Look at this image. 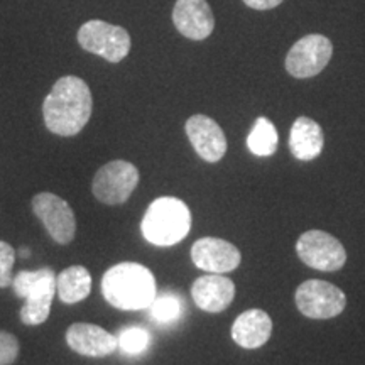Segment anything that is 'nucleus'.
Here are the masks:
<instances>
[{"mask_svg": "<svg viewBox=\"0 0 365 365\" xmlns=\"http://www.w3.org/2000/svg\"><path fill=\"white\" fill-rule=\"evenodd\" d=\"M93 112L90 86L78 76H63L43 103L44 124L49 132L61 137L80 134Z\"/></svg>", "mask_w": 365, "mask_h": 365, "instance_id": "nucleus-1", "label": "nucleus"}, {"mask_svg": "<svg viewBox=\"0 0 365 365\" xmlns=\"http://www.w3.org/2000/svg\"><path fill=\"white\" fill-rule=\"evenodd\" d=\"M102 294L105 301L117 309H148L158 296L156 279L143 264L120 262L103 274Z\"/></svg>", "mask_w": 365, "mask_h": 365, "instance_id": "nucleus-2", "label": "nucleus"}, {"mask_svg": "<svg viewBox=\"0 0 365 365\" xmlns=\"http://www.w3.org/2000/svg\"><path fill=\"white\" fill-rule=\"evenodd\" d=\"M144 239L158 247L180 244L191 230V212L182 200L161 196L145 210L140 223Z\"/></svg>", "mask_w": 365, "mask_h": 365, "instance_id": "nucleus-3", "label": "nucleus"}, {"mask_svg": "<svg viewBox=\"0 0 365 365\" xmlns=\"http://www.w3.org/2000/svg\"><path fill=\"white\" fill-rule=\"evenodd\" d=\"M12 289L24 299L21 308V322L27 327L44 323L51 313L53 298L56 294V272L51 267L38 271H21L14 276Z\"/></svg>", "mask_w": 365, "mask_h": 365, "instance_id": "nucleus-4", "label": "nucleus"}, {"mask_svg": "<svg viewBox=\"0 0 365 365\" xmlns=\"http://www.w3.org/2000/svg\"><path fill=\"white\" fill-rule=\"evenodd\" d=\"M78 43L85 51L110 63H120L130 51V36L124 27L97 19L80 27Z\"/></svg>", "mask_w": 365, "mask_h": 365, "instance_id": "nucleus-5", "label": "nucleus"}, {"mask_svg": "<svg viewBox=\"0 0 365 365\" xmlns=\"http://www.w3.org/2000/svg\"><path fill=\"white\" fill-rule=\"evenodd\" d=\"M139 185V171L127 161H112L100 168L91 181L93 196L103 205H122Z\"/></svg>", "mask_w": 365, "mask_h": 365, "instance_id": "nucleus-6", "label": "nucleus"}, {"mask_svg": "<svg viewBox=\"0 0 365 365\" xmlns=\"http://www.w3.org/2000/svg\"><path fill=\"white\" fill-rule=\"evenodd\" d=\"M296 307L304 317L313 319L335 318L346 307V296L340 287L328 281H304L294 294Z\"/></svg>", "mask_w": 365, "mask_h": 365, "instance_id": "nucleus-7", "label": "nucleus"}, {"mask_svg": "<svg viewBox=\"0 0 365 365\" xmlns=\"http://www.w3.org/2000/svg\"><path fill=\"white\" fill-rule=\"evenodd\" d=\"M296 252L307 266L317 271L335 272L345 266L346 252L339 239L323 230H308L296 242Z\"/></svg>", "mask_w": 365, "mask_h": 365, "instance_id": "nucleus-8", "label": "nucleus"}, {"mask_svg": "<svg viewBox=\"0 0 365 365\" xmlns=\"http://www.w3.org/2000/svg\"><path fill=\"white\" fill-rule=\"evenodd\" d=\"M333 54L331 41L322 34L301 38L286 56V70L294 78L304 80L325 70Z\"/></svg>", "mask_w": 365, "mask_h": 365, "instance_id": "nucleus-9", "label": "nucleus"}, {"mask_svg": "<svg viewBox=\"0 0 365 365\" xmlns=\"http://www.w3.org/2000/svg\"><path fill=\"white\" fill-rule=\"evenodd\" d=\"M34 215L43 222L48 234L59 245H66L75 239L76 218L68 202L61 196L43 191L33 198Z\"/></svg>", "mask_w": 365, "mask_h": 365, "instance_id": "nucleus-10", "label": "nucleus"}, {"mask_svg": "<svg viewBox=\"0 0 365 365\" xmlns=\"http://www.w3.org/2000/svg\"><path fill=\"white\" fill-rule=\"evenodd\" d=\"M191 261L202 271L212 274H225L240 266L242 254L230 242L217 237H203L191 247Z\"/></svg>", "mask_w": 365, "mask_h": 365, "instance_id": "nucleus-11", "label": "nucleus"}, {"mask_svg": "<svg viewBox=\"0 0 365 365\" xmlns=\"http://www.w3.org/2000/svg\"><path fill=\"white\" fill-rule=\"evenodd\" d=\"M185 130L196 154L203 161L218 163L225 156L227 137L223 134L222 127L213 118L202 115V113L190 117L186 120Z\"/></svg>", "mask_w": 365, "mask_h": 365, "instance_id": "nucleus-12", "label": "nucleus"}, {"mask_svg": "<svg viewBox=\"0 0 365 365\" xmlns=\"http://www.w3.org/2000/svg\"><path fill=\"white\" fill-rule=\"evenodd\" d=\"M173 22L185 38L203 41L213 33L215 17L207 0H176Z\"/></svg>", "mask_w": 365, "mask_h": 365, "instance_id": "nucleus-13", "label": "nucleus"}, {"mask_svg": "<svg viewBox=\"0 0 365 365\" xmlns=\"http://www.w3.org/2000/svg\"><path fill=\"white\" fill-rule=\"evenodd\" d=\"M66 344L85 357H107L118 349L115 335L91 323H73L66 331Z\"/></svg>", "mask_w": 365, "mask_h": 365, "instance_id": "nucleus-14", "label": "nucleus"}, {"mask_svg": "<svg viewBox=\"0 0 365 365\" xmlns=\"http://www.w3.org/2000/svg\"><path fill=\"white\" fill-rule=\"evenodd\" d=\"M195 304L207 313H222L235 298V284L222 274H207L198 277L191 286Z\"/></svg>", "mask_w": 365, "mask_h": 365, "instance_id": "nucleus-15", "label": "nucleus"}, {"mask_svg": "<svg viewBox=\"0 0 365 365\" xmlns=\"http://www.w3.org/2000/svg\"><path fill=\"white\" fill-rule=\"evenodd\" d=\"M272 335V319L262 309H247L237 317L232 325V339L242 349H259Z\"/></svg>", "mask_w": 365, "mask_h": 365, "instance_id": "nucleus-16", "label": "nucleus"}, {"mask_svg": "<svg viewBox=\"0 0 365 365\" xmlns=\"http://www.w3.org/2000/svg\"><path fill=\"white\" fill-rule=\"evenodd\" d=\"M325 135L322 127L309 117L296 118L289 132V149L299 161H313L323 150Z\"/></svg>", "mask_w": 365, "mask_h": 365, "instance_id": "nucleus-17", "label": "nucleus"}, {"mask_svg": "<svg viewBox=\"0 0 365 365\" xmlns=\"http://www.w3.org/2000/svg\"><path fill=\"white\" fill-rule=\"evenodd\" d=\"M56 293L65 304H75L91 293V276L83 266H71L56 276Z\"/></svg>", "mask_w": 365, "mask_h": 365, "instance_id": "nucleus-18", "label": "nucleus"}, {"mask_svg": "<svg viewBox=\"0 0 365 365\" xmlns=\"http://www.w3.org/2000/svg\"><path fill=\"white\" fill-rule=\"evenodd\" d=\"M277 143H279V137L272 122L266 117H259L247 137L250 153L261 158L272 156L277 149Z\"/></svg>", "mask_w": 365, "mask_h": 365, "instance_id": "nucleus-19", "label": "nucleus"}, {"mask_svg": "<svg viewBox=\"0 0 365 365\" xmlns=\"http://www.w3.org/2000/svg\"><path fill=\"white\" fill-rule=\"evenodd\" d=\"M149 312L154 322L168 325V323L176 322L181 317V301L176 294L163 293L154 298L149 307Z\"/></svg>", "mask_w": 365, "mask_h": 365, "instance_id": "nucleus-20", "label": "nucleus"}, {"mask_svg": "<svg viewBox=\"0 0 365 365\" xmlns=\"http://www.w3.org/2000/svg\"><path fill=\"white\" fill-rule=\"evenodd\" d=\"M117 344L118 349L124 354L139 355L148 350V346L150 344V335L148 330H144V328L129 327L124 328L122 331H118Z\"/></svg>", "mask_w": 365, "mask_h": 365, "instance_id": "nucleus-21", "label": "nucleus"}, {"mask_svg": "<svg viewBox=\"0 0 365 365\" xmlns=\"http://www.w3.org/2000/svg\"><path fill=\"white\" fill-rule=\"evenodd\" d=\"M14 262H16V250L7 242L0 240V287L12 286Z\"/></svg>", "mask_w": 365, "mask_h": 365, "instance_id": "nucleus-22", "label": "nucleus"}, {"mask_svg": "<svg viewBox=\"0 0 365 365\" xmlns=\"http://www.w3.org/2000/svg\"><path fill=\"white\" fill-rule=\"evenodd\" d=\"M19 340L9 331H0V365H11L19 357Z\"/></svg>", "mask_w": 365, "mask_h": 365, "instance_id": "nucleus-23", "label": "nucleus"}, {"mask_svg": "<svg viewBox=\"0 0 365 365\" xmlns=\"http://www.w3.org/2000/svg\"><path fill=\"white\" fill-rule=\"evenodd\" d=\"M244 4L255 11H269L282 4V0H244Z\"/></svg>", "mask_w": 365, "mask_h": 365, "instance_id": "nucleus-24", "label": "nucleus"}]
</instances>
